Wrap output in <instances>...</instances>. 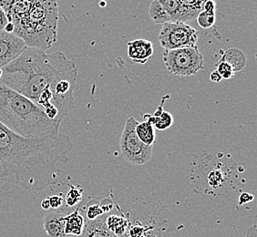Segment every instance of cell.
<instances>
[{"mask_svg":"<svg viewBox=\"0 0 257 237\" xmlns=\"http://www.w3.org/2000/svg\"><path fill=\"white\" fill-rule=\"evenodd\" d=\"M1 69L0 83L32 100L50 120L62 122L74 109L78 69L61 51L47 54L27 47Z\"/></svg>","mask_w":257,"mask_h":237,"instance_id":"obj_1","label":"cell"},{"mask_svg":"<svg viewBox=\"0 0 257 237\" xmlns=\"http://www.w3.org/2000/svg\"><path fill=\"white\" fill-rule=\"evenodd\" d=\"M72 147L69 135L28 138L0 124V179L14 176L20 187L36 191L59 184L58 163L69 161Z\"/></svg>","mask_w":257,"mask_h":237,"instance_id":"obj_2","label":"cell"},{"mask_svg":"<svg viewBox=\"0 0 257 237\" xmlns=\"http://www.w3.org/2000/svg\"><path fill=\"white\" fill-rule=\"evenodd\" d=\"M0 124L21 136L43 138L57 137L61 122L48 118L32 100L0 83Z\"/></svg>","mask_w":257,"mask_h":237,"instance_id":"obj_3","label":"cell"},{"mask_svg":"<svg viewBox=\"0 0 257 237\" xmlns=\"http://www.w3.org/2000/svg\"><path fill=\"white\" fill-rule=\"evenodd\" d=\"M58 21L56 0H33L30 10L12 23L13 34L24 40L27 47L46 51L57 40Z\"/></svg>","mask_w":257,"mask_h":237,"instance_id":"obj_4","label":"cell"},{"mask_svg":"<svg viewBox=\"0 0 257 237\" xmlns=\"http://www.w3.org/2000/svg\"><path fill=\"white\" fill-rule=\"evenodd\" d=\"M163 61L169 72L179 77H191L204 68L203 56L197 45L165 50Z\"/></svg>","mask_w":257,"mask_h":237,"instance_id":"obj_5","label":"cell"},{"mask_svg":"<svg viewBox=\"0 0 257 237\" xmlns=\"http://www.w3.org/2000/svg\"><path fill=\"white\" fill-rule=\"evenodd\" d=\"M139 123L131 117L126 121L119 140V150L124 160L133 165H144L153 156L154 146H147L139 139L135 128Z\"/></svg>","mask_w":257,"mask_h":237,"instance_id":"obj_6","label":"cell"},{"mask_svg":"<svg viewBox=\"0 0 257 237\" xmlns=\"http://www.w3.org/2000/svg\"><path fill=\"white\" fill-rule=\"evenodd\" d=\"M198 39L197 30L183 22H167L159 34V42L165 50L196 46Z\"/></svg>","mask_w":257,"mask_h":237,"instance_id":"obj_7","label":"cell"},{"mask_svg":"<svg viewBox=\"0 0 257 237\" xmlns=\"http://www.w3.org/2000/svg\"><path fill=\"white\" fill-rule=\"evenodd\" d=\"M27 48L24 40L13 33L0 31V69L17 59Z\"/></svg>","mask_w":257,"mask_h":237,"instance_id":"obj_8","label":"cell"},{"mask_svg":"<svg viewBox=\"0 0 257 237\" xmlns=\"http://www.w3.org/2000/svg\"><path fill=\"white\" fill-rule=\"evenodd\" d=\"M128 56L134 64H145L154 55V45L146 40H135L127 43Z\"/></svg>","mask_w":257,"mask_h":237,"instance_id":"obj_9","label":"cell"},{"mask_svg":"<svg viewBox=\"0 0 257 237\" xmlns=\"http://www.w3.org/2000/svg\"><path fill=\"white\" fill-rule=\"evenodd\" d=\"M66 213L60 210L48 211L43 217V227L48 237H67L65 234Z\"/></svg>","mask_w":257,"mask_h":237,"instance_id":"obj_10","label":"cell"},{"mask_svg":"<svg viewBox=\"0 0 257 237\" xmlns=\"http://www.w3.org/2000/svg\"><path fill=\"white\" fill-rule=\"evenodd\" d=\"M169 95L163 97L161 104L159 105L158 108L154 111V114H144V118L149 121L151 124L154 125V129H157L159 131H164L170 128L173 124L174 118L172 113L168 111H165L163 109V104L168 98Z\"/></svg>","mask_w":257,"mask_h":237,"instance_id":"obj_11","label":"cell"},{"mask_svg":"<svg viewBox=\"0 0 257 237\" xmlns=\"http://www.w3.org/2000/svg\"><path fill=\"white\" fill-rule=\"evenodd\" d=\"M220 59L218 61L226 62L232 67L234 72L241 71L246 64V58L243 54L242 50H238L235 48L228 49V50H221L220 51Z\"/></svg>","mask_w":257,"mask_h":237,"instance_id":"obj_12","label":"cell"},{"mask_svg":"<svg viewBox=\"0 0 257 237\" xmlns=\"http://www.w3.org/2000/svg\"><path fill=\"white\" fill-rule=\"evenodd\" d=\"M80 237L117 236L108 229L105 223V220L95 219V220H88L87 222H85L84 228L80 234Z\"/></svg>","mask_w":257,"mask_h":237,"instance_id":"obj_13","label":"cell"},{"mask_svg":"<svg viewBox=\"0 0 257 237\" xmlns=\"http://www.w3.org/2000/svg\"><path fill=\"white\" fill-rule=\"evenodd\" d=\"M79 209L78 207L74 212L66 214L65 216V234L67 236L69 235H76L80 236L81 232L84 228V217L79 213Z\"/></svg>","mask_w":257,"mask_h":237,"instance_id":"obj_14","label":"cell"},{"mask_svg":"<svg viewBox=\"0 0 257 237\" xmlns=\"http://www.w3.org/2000/svg\"><path fill=\"white\" fill-rule=\"evenodd\" d=\"M159 2L168 13L171 18V21L183 23L190 21L188 16L183 10V6L179 0H159Z\"/></svg>","mask_w":257,"mask_h":237,"instance_id":"obj_15","label":"cell"},{"mask_svg":"<svg viewBox=\"0 0 257 237\" xmlns=\"http://www.w3.org/2000/svg\"><path fill=\"white\" fill-rule=\"evenodd\" d=\"M105 223L110 232L117 237H127L130 221L128 218L121 215H109L105 220Z\"/></svg>","mask_w":257,"mask_h":237,"instance_id":"obj_16","label":"cell"},{"mask_svg":"<svg viewBox=\"0 0 257 237\" xmlns=\"http://www.w3.org/2000/svg\"><path fill=\"white\" fill-rule=\"evenodd\" d=\"M135 132L139 139L147 146H154L156 141V134L154 125L149 121L144 120V122L137 124Z\"/></svg>","mask_w":257,"mask_h":237,"instance_id":"obj_17","label":"cell"},{"mask_svg":"<svg viewBox=\"0 0 257 237\" xmlns=\"http://www.w3.org/2000/svg\"><path fill=\"white\" fill-rule=\"evenodd\" d=\"M149 14H150L151 19L156 24H163H163L171 21L170 16L166 12V10H164L162 4L159 2V0H154L152 2V4L150 6V10H149Z\"/></svg>","mask_w":257,"mask_h":237,"instance_id":"obj_18","label":"cell"},{"mask_svg":"<svg viewBox=\"0 0 257 237\" xmlns=\"http://www.w3.org/2000/svg\"><path fill=\"white\" fill-rule=\"evenodd\" d=\"M183 10L188 16L189 20L196 19L198 14L203 11V4L206 0H179Z\"/></svg>","mask_w":257,"mask_h":237,"instance_id":"obj_19","label":"cell"},{"mask_svg":"<svg viewBox=\"0 0 257 237\" xmlns=\"http://www.w3.org/2000/svg\"><path fill=\"white\" fill-rule=\"evenodd\" d=\"M83 201V190L79 186L70 185L69 192L66 194L64 202L68 207H75Z\"/></svg>","mask_w":257,"mask_h":237,"instance_id":"obj_20","label":"cell"},{"mask_svg":"<svg viewBox=\"0 0 257 237\" xmlns=\"http://www.w3.org/2000/svg\"><path fill=\"white\" fill-rule=\"evenodd\" d=\"M196 19H197L198 25L203 30H212L215 26V20H216L215 14H209L203 10L198 14Z\"/></svg>","mask_w":257,"mask_h":237,"instance_id":"obj_21","label":"cell"},{"mask_svg":"<svg viewBox=\"0 0 257 237\" xmlns=\"http://www.w3.org/2000/svg\"><path fill=\"white\" fill-rule=\"evenodd\" d=\"M87 217L88 220H95L102 215L104 212L99 206V202L98 201H90L87 204Z\"/></svg>","mask_w":257,"mask_h":237,"instance_id":"obj_22","label":"cell"},{"mask_svg":"<svg viewBox=\"0 0 257 237\" xmlns=\"http://www.w3.org/2000/svg\"><path fill=\"white\" fill-rule=\"evenodd\" d=\"M216 70L221 74L223 79H232L235 74V72L232 70V67L223 61H218L216 63Z\"/></svg>","mask_w":257,"mask_h":237,"instance_id":"obj_23","label":"cell"},{"mask_svg":"<svg viewBox=\"0 0 257 237\" xmlns=\"http://www.w3.org/2000/svg\"><path fill=\"white\" fill-rule=\"evenodd\" d=\"M50 201V209L52 210H59L64 203V198L61 194L58 195H51L48 197Z\"/></svg>","mask_w":257,"mask_h":237,"instance_id":"obj_24","label":"cell"},{"mask_svg":"<svg viewBox=\"0 0 257 237\" xmlns=\"http://www.w3.org/2000/svg\"><path fill=\"white\" fill-rule=\"evenodd\" d=\"M147 232V228L143 225H134L128 231L127 235L128 237H146L145 232Z\"/></svg>","mask_w":257,"mask_h":237,"instance_id":"obj_25","label":"cell"},{"mask_svg":"<svg viewBox=\"0 0 257 237\" xmlns=\"http://www.w3.org/2000/svg\"><path fill=\"white\" fill-rule=\"evenodd\" d=\"M99 206L103 211L104 213H106V212H109V211L112 210L113 202L110 198H104L101 200V202H99Z\"/></svg>","mask_w":257,"mask_h":237,"instance_id":"obj_26","label":"cell"},{"mask_svg":"<svg viewBox=\"0 0 257 237\" xmlns=\"http://www.w3.org/2000/svg\"><path fill=\"white\" fill-rule=\"evenodd\" d=\"M216 10V3L215 0H206L203 4V10L209 14H215Z\"/></svg>","mask_w":257,"mask_h":237,"instance_id":"obj_27","label":"cell"},{"mask_svg":"<svg viewBox=\"0 0 257 237\" xmlns=\"http://www.w3.org/2000/svg\"><path fill=\"white\" fill-rule=\"evenodd\" d=\"M253 195L250 194L248 193H242L240 196H239V204L242 205V204H245V203H250L253 201Z\"/></svg>","mask_w":257,"mask_h":237,"instance_id":"obj_28","label":"cell"},{"mask_svg":"<svg viewBox=\"0 0 257 237\" xmlns=\"http://www.w3.org/2000/svg\"><path fill=\"white\" fill-rule=\"evenodd\" d=\"M8 22H9V20H8L7 15H6L5 11L0 6V31L4 30Z\"/></svg>","mask_w":257,"mask_h":237,"instance_id":"obj_29","label":"cell"},{"mask_svg":"<svg viewBox=\"0 0 257 237\" xmlns=\"http://www.w3.org/2000/svg\"><path fill=\"white\" fill-rule=\"evenodd\" d=\"M210 79H211V81L218 83V82H220L223 79V78H222V76L218 72L217 70H213V72L210 74Z\"/></svg>","mask_w":257,"mask_h":237,"instance_id":"obj_30","label":"cell"},{"mask_svg":"<svg viewBox=\"0 0 257 237\" xmlns=\"http://www.w3.org/2000/svg\"><path fill=\"white\" fill-rule=\"evenodd\" d=\"M40 206H41V208H42L43 210H45V211H50V201H49V199H48V197L45 198V199H43V200L41 201V203H40Z\"/></svg>","mask_w":257,"mask_h":237,"instance_id":"obj_31","label":"cell"},{"mask_svg":"<svg viewBox=\"0 0 257 237\" xmlns=\"http://www.w3.org/2000/svg\"><path fill=\"white\" fill-rule=\"evenodd\" d=\"M4 31L8 33H13L14 32V25L11 22H8V24L6 25Z\"/></svg>","mask_w":257,"mask_h":237,"instance_id":"obj_32","label":"cell"},{"mask_svg":"<svg viewBox=\"0 0 257 237\" xmlns=\"http://www.w3.org/2000/svg\"><path fill=\"white\" fill-rule=\"evenodd\" d=\"M2 74H3V72H2V69H0V79H1V77H2Z\"/></svg>","mask_w":257,"mask_h":237,"instance_id":"obj_33","label":"cell"}]
</instances>
